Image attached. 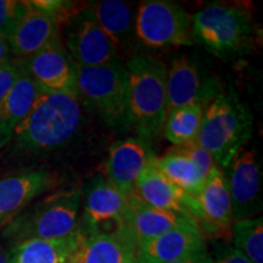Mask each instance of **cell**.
Returning a JSON list of instances; mask_svg holds the SVG:
<instances>
[{
  "label": "cell",
  "instance_id": "obj_1",
  "mask_svg": "<svg viewBox=\"0 0 263 263\" xmlns=\"http://www.w3.org/2000/svg\"><path fill=\"white\" fill-rule=\"evenodd\" d=\"M82 124L78 94L42 91L31 111L15 130L16 147L27 153H43L67 144Z\"/></svg>",
  "mask_w": 263,
  "mask_h": 263
},
{
  "label": "cell",
  "instance_id": "obj_2",
  "mask_svg": "<svg viewBox=\"0 0 263 263\" xmlns=\"http://www.w3.org/2000/svg\"><path fill=\"white\" fill-rule=\"evenodd\" d=\"M129 124L145 139L159 136L167 118V67L147 55L127 61Z\"/></svg>",
  "mask_w": 263,
  "mask_h": 263
},
{
  "label": "cell",
  "instance_id": "obj_3",
  "mask_svg": "<svg viewBox=\"0 0 263 263\" xmlns=\"http://www.w3.org/2000/svg\"><path fill=\"white\" fill-rule=\"evenodd\" d=\"M254 120L235 95L218 94L205 106L195 143L203 147L217 166L227 168L252 137Z\"/></svg>",
  "mask_w": 263,
  "mask_h": 263
},
{
  "label": "cell",
  "instance_id": "obj_4",
  "mask_svg": "<svg viewBox=\"0 0 263 263\" xmlns=\"http://www.w3.org/2000/svg\"><path fill=\"white\" fill-rule=\"evenodd\" d=\"M192 33L194 43H200L217 58L229 59L250 50L255 26L246 9L217 3L193 16Z\"/></svg>",
  "mask_w": 263,
  "mask_h": 263
},
{
  "label": "cell",
  "instance_id": "obj_5",
  "mask_svg": "<svg viewBox=\"0 0 263 263\" xmlns=\"http://www.w3.org/2000/svg\"><path fill=\"white\" fill-rule=\"evenodd\" d=\"M81 197L77 188L51 194L11 219L3 235L14 245L32 239L65 238L78 228Z\"/></svg>",
  "mask_w": 263,
  "mask_h": 263
},
{
  "label": "cell",
  "instance_id": "obj_6",
  "mask_svg": "<svg viewBox=\"0 0 263 263\" xmlns=\"http://www.w3.org/2000/svg\"><path fill=\"white\" fill-rule=\"evenodd\" d=\"M77 93L81 103L107 126L129 124L128 73L122 61L97 67L78 66Z\"/></svg>",
  "mask_w": 263,
  "mask_h": 263
},
{
  "label": "cell",
  "instance_id": "obj_7",
  "mask_svg": "<svg viewBox=\"0 0 263 263\" xmlns=\"http://www.w3.org/2000/svg\"><path fill=\"white\" fill-rule=\"evenodd\" d=\"M136 37L155 49L192 47V17L182 6L166 0L143 3L136 14Z\"/></svg>",
  "mask_w": 263,
  "mask_h": 263
},
{
  "label": "cell",
  "instance_id": "obj_8",
  "mask_svg": "<svg viewBox=\"0 0 263 263\" xmlns=\"http://www.w3.org/2000/svg\"><path fill=\"white\" fill-rule=\"evenodd\" d=\"M186 209L203 239L226 241L230 239L234 218L226 173L216 166L196 196H189Z\"/></svg>",
  "mask_w": 263,
  "mask_h": 263
},
{
  "label": "cell",
  "instance_id": "obj_9",
  "mask_svg": "<svg viewBox=\"0 0 263 263\" xmlns=\"http://www.w3.org/2000/svg\"><path fill=\"white\" fill-rule=\"evenodd\" d=\"M65 48L76 64L97 67L121 61L120 50L99 27L85 6L76 10L65 22Z\"/></svg>",
  "mask_w": 263,
  "mask_h": 263
},
{
  "label": "cell",
  "instance_id": "obj_10",
  "mask_svg": "<svg viewBox=\"0 0 263 263\" xmlns=\"http://www.w3.org/2000/svg\"><path fill=\"white\" fill-rule=\"evenodd\" d=\"M219 82L194 59L176 58L167 70V115L189 105L206 106L219 93Z\"/></svg>",
  "mask_w": 263,
  "mask_h": 263
},
{
  "label": "cell",
  "instance_id": "obj_11",
  "mask_svg": "<svg viewBox=\"0 0 263 263\" xmlns=\"http://www.w3.org/2000/svg\"><path fill=\"white\" fill-rule=\"evenodd\" d=\"M227 168L234 222L255 218L262 211V167L257 151L244 147Z\"/></svg>",
  "mask_w": 263,
  "mask_h": 263
},
{
  "label": "cell",
  "instance_id": "obj_12",
  "mask_svg": "<svg viewBox=\"0 0 263 263\" xmlns=\"http://www.w3.org/2000/svg\"><path fill=\"white\" fill-rule=\"evenodd\" d=\"M16 62L43 91L78 94V65L66 50L62 41L55 42L37 54Z\"/></svg>",
  "mask_w": 263,
  "mask_h": 263
},
{
  "label": "cell",
  "instance_id": "obj_13",
  "mask_svg": "<svg viewBox=\"0 0 263 263\" xmlns=\"http://www.w3.org/2000/svg\"><path fill=\"white\" fill-rule=\"evenodd\" d=\"M155 156L141 140L128 138L115 143L104 164V178L118 192L133 193L140 174Z\"/></svg>",
  "mask_w": 263,
  "mask_h": 263
},
{
  "label": "cell",
  "instance_id": "obj_14",
  "mask_svg": "<svg viewBox=\"0 0 263 263\" xmlns=\"http://www.w3.org/2000/svg\"><path fill=\"white\" fill-rule=\"evenodd\" d=\"M127 197L128 209L116 228L122 230L136 249L176 227L193 224L177 213L146 205L133 194Z\"/></svg>",
  "mask_w": 263,
  "mask_h": 263
},
{
  "label": "cell",
  "instance_id": "obj_15",
  "mask_svg": "<svg viewBox=\"0 0 263 263\" xmlns=\"http://www.w3.org/2000/svg\"><path fill=\"white\" fill-rule=\"evenodd\" d=\"M28 9L11 35L6 39L10 51L20 59L37 54L55 42L61 41V21L57 16L42 11L27 2Z\"/></svg>",
  "mask_w": 263,
  "mask_h": 263
},
{
  "label": "cell",
  "instance_id": "obj_16",
  "mask_svg": "<svg viewBox=\"0 0 263 263\" xmlns=\"http://www.w3.org/2000/svg\"><path fill=\"white\" fill-rule=\"evenodd\" d=\"M54 183V176L44 170L25 171L0 179V224L14 219Z\"/></svg>",
  "mask_w": 263,
  "mask_h": 263
},
{
  "label": "cell",
  "instance_id": "obj_17",
  "mask_svg": "<svg viewBox=\"0 0 263 263\" xmlns=\"http://www.w3.org/2000/svg\"><path fill=\"white\" fill-rule=\"evenodd\" d=\"M128 209V197L111 185L104 176L91 180L87 189L83 213L84 234L103 230L105 226L117 227Z\"/></svg>",
  "mask_w": 263,
  "mask_h": 263
},
{
  "label": "cell",
  "instance_id": "obj_18",
  "mask_svg": "<svg viewBox=\"0 0 263 263\" xmlns=\"http://www.w3.org/2000/svg\"><path fill=\"white\" fill-rule=\"evenodd\" d=\"M206 241L193 224L176 227L137 249L140 263H171L206 251Z\"/></svg>",
  "mask_w": 263,
  "mask_h": 263
},
{
  "label": "cell",
  "instance_id": "obj_19",
  "mask_svg": "<svg viewBox=\"0 0 263 263\" xmlns=\"http://www.w3.org/2000/svg\"><path fill=\"white\" fill-rule=\"evenodd\" d=\"M154 159L155 156L140 174L132 194L143 202H145L146 205L177 213L195 226L188 209H186V201H188L189 196L180 192L177 186H174L156 168Z\"/></svg>",
  "mask_w": 263,
  "mask_h": 263
},
{
  "label": "cell",
  "instance_id": "obj_20",
  "mask_svg": "<svg viewBox=\"0 0 263 263\" xmlns=\"http://www.w3.org/2000/svg\"><path fill=\"white\" fill-rule=\"evenodd\" d=\"M137 249L122 230H98L84 234L71 263H128Z\"/></svg>",
  "mask_w": 263,
  "mask_h": 263
},
{
  "label": "cell",
  "instance_id": "obj_21",
  "mask_svg": "<svg viewBox=\"0 0 263 263\" xmlns=\"http://www.w3.org/2000/svg\"><path fill=\"white\" fill-rule=\"evenodd\" d=\"M84 239L78 227L60 239H32L17 242L9 250V263H70Z\"/></svg>",
  "mask_w": 263,
  "mask_h": 263
},
{
  "label": "cell",
  "instance_id": "obj_22",
  "mask_svg": "<svg viewBox=\"0 0 263 263\" xmlns=\"http://www.w3.org/2000/svg\"><path fill=\"white\" fill-rule=\"evenodd\" d=\"M90 14L118 50H127L136 37V14L127 3L121 0H101L87 5Z\"/></svg>",
  "mask_w": 263,
  "mask_h": 263
},
{
  "label": "cell",
  "instance_id": "obj_23",
  "mask_svg": "<svg viewBox=\"0 0 263 263\" xmlns=\"http://www.w3.org/2000/svg\"><path fill=\"white\" fill-rule=\"evenodd\" d=\"M42 91L41 88L22 72L12 89L0 103V147L8 145L12 140L15 130L31 111Z\"/></svg>",
  "mask_w": 263,
  "mask_h": 263
},
{
  "label": "cell",
  "instance_id": "obj_24",
  "mask_svg": "<svg viewBox=\"0 0 263 263\" xmlns=\"http://www.w3.org/2000/svg\"><path fill=\"white\" fill-rule=\"evenodd\" d=\"M154 162L174 186L188 196H196L207 178L192 160L173 150L162 157L155 156Z\"/></svg>",
  "mask_w": 263,
  "mask_h": 263
},
{
  "label": "cell",
  "instance_id": "obj_25",
  "mask_svg": "<svg viewBox=\"0 0 263 263\" xmlns=\"http://www.w3.org/2000/svg\"><path fill=\"white\" fill-rule=\"evenodd\" d=\"M203 111L205 106L196 104L177 108L170 112L163 126L166 139L171 141L174 146L196 141L201 127Z\"/></svg>",
  "mask_w": 263,
  "mask_h": 263
},
{
  "label": "cell",
  "instance_id": "obj_26",
  "mask_svg": "<svg viewBox=\"0 0 263 263\" xmlns=\"http://www.w3.org/2000/svg\"><path fill=\"white\" fill-rule=\"evenodd\" d=\"M230 239L233 246L252 263H263L262 217L235 221L230 229Z\"/></svg>",
  "mask_w": 263,
  "mask_h": 263
},
{
  "label": "cell",
  "instance_id": "obj_27",
  "mask_svg": "<svg viewBox=\"0 0 263 263\" xmlns=\"http://www.w3.org/2000/svg\"><path fill=\"white\" fill-rule=\"evenodd\" d=\"M28 9L27 2L0 0V38L8 39Z\"/></svg>",
  "mask_w": 263,
  "mask_h": 263
},
{
  "label": "cell",
  "instance_id": "obj_28",
  "mask_svg": "<svg viewBox=\"0 0 263 263\" xmlns=\"http://www.w3.org/2000/svg\"><path fill=\"white\" fill-rule=\"evenodd\" d=\"M172 150L176 151V153L182 154V155L186 156L188 159L192 160L193 162L199 167L200 171H201L205 177L209 176L210 172L217 166L213 157L210 155L203 147L195 143V141H194V143L184 144V145L174 146Z\"/></svg>",
  "mask_w": 263,
  "mask_h": 263
},
{
  "label": "cell",
  "instance_id": "obj_29",
  "mask_svg": "<svg viewBox=\"0 0 263 263\" xmlns=\"http://www.w3.org/2000/svg\"><path fill=\"white\" fill-rule=\"evenodd\" d=\"M211 256L215 263H252L242 252L226 241L213 242Z\"/></svg>",
  "mask_w": 263,
  "mask_h": 263
},
{
  "label": "cell",
  "instance_id": "obj_30",
  "mask_svg": "<svg viewBox=\"0 0 263 263\" xmlns=\"http://www.w3.org/2000/svg\"><path fill=\"white\" fill-rule=\"evenodd\" d=\"M21 76L22 71L17 62L9 61L0 67V103L4 100Z\"/></svg>",
  "mask_w": 263,
  "mask_h": 263
},
{
  "label": "cell",
  "instance_id": "obj_31",
  "mask_svg": "<svg viewBox=\"0 0 263 263\" xmlns=\"http://www.w3.org/2000/svg\"><path fill=\"white\" fill-rule=\"evenodd\" d=\"M171 263H215V261H213L210 252L206 250V251L200 252V254L189 256V257L178 259V261H174Z\"/></svg>",
  "mask_w": 263,
  "mask_h": 263
},
{
  "label": "cell",
  "instance_id": "obj_32",
  "mask_svg": "<svg viewBox=\"0 0 263 263\" xmlns=\"http://www.w3.org/2000/svg\"><path fill=\"white\" fill-rule=\"evenodd\" d=\"M10 52L11 51H10L8 41L4 38H0V67L10 61Z\"/></svg>",
  "mask_w": 263,
  "mask_h": 263
},
{
  "label": "cell",
  "instance_id": "obj_33",
  "mask_svg": "<svg viewBox=\"0 0 263 263\" xmlns=\"http://www.w3.org/2000/svg\"><path fill=\"white\" fill-rule=\"evenodd\" d=\"M0 263H9V251L0 246Z\"/></svg>",
  "mask_w": 263,
  "mask_h": 263
},
{
  "label": "cell",
  "instance_id": "obj_34",
  "mask_svg": "<svg viewBox=\"0 0 263 263\" xmlns=\"http://www.w3.org/2000/svg\"><path fill=\"white\" fill-rule=\"evenodd\" d=\"M128 263H140V262L138 261V258H137V256H136V257H134L133 259H130V261L128 262Z\"/></svg>",
  "mask_w": 263,
  "mask_h": 263
},
{
  "label": "cell",
  "instance_id": "obj_35",
  "mask_svg": "<svg viewBox=\"0 0 263 263\" xmlns=\"http://www.w3.org/2000/svg\"><path fill=\"white\" fill-rule=\"evenodd\" d=\"M70 263H71V262H70Z\"/></svg>",
  "mask_w": 263,
  "mask_h": 263
}]
</instances>
